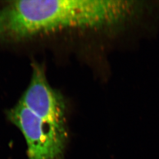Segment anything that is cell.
I'll list each match as a JSON object with an SVG mask.
<instances>
[{"label":"cell","instance_id":"3957f363","mask_svg":"<svg viewBox=\"0 0 159 159\" xmlns=\"http://www.w3.org/2000/svg\"><path fill=\"white\" fill-rule=\"evenodd\" d=\"M19 101L48 125L67 133L64 100L50 85L44 69L39 64H33L30 82Z\"/></svg>","mask_w":159,"mask_h":159},{"label":"cell","instance_id":"7a4b0ae2","mask_svg":"<svg viewBox=\"0 0 159 159\" xmlns=\"http://www.w3.org/2000/svg\"><path fill=\"white\" fill-rule=\"evenodd\" d=\"M7 114L24 136L28 159H63L67 133L48 125L20 101Z\"/></svg>","mask_w":159,"mask_h":159},{"label":"cell","instance_id":"6da1fadb","mask_svg":"<svg viewBox=\"0 0 159 159\" xmlns=\"http://www.w3.org/2000/svg\"><path fill=\"white\" fill-rule=\"evenodd\" d=\"M131 21L127 1H12L0 8V42L67 31L123 33Z\"/></svg>","mask_w":159,"mask_h":159}]
</instances>
